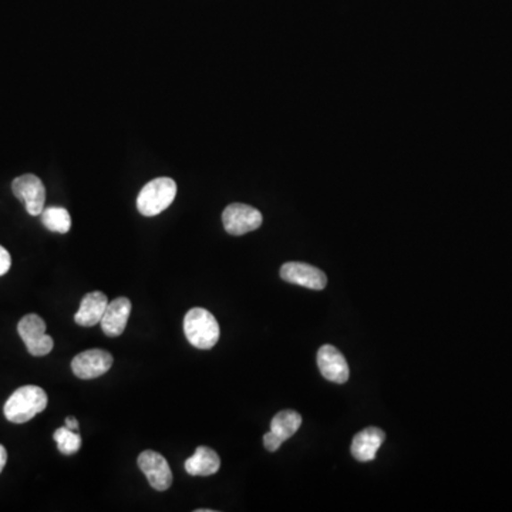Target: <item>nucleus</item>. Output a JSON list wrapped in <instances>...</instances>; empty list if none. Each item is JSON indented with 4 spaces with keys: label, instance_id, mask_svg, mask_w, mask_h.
<instances>
[{
    "label": "nucleus",
    "instance_id": "f03ea898",
    "mask_svg": "<svg viewBox=\"0 0 512 512\" xmlns=\"http://www.w3.org/2000/svg\"><path fill=\"white\" fill-rule=\"evenodd\" d=\"M184 334L194 348L210 351L219 341V325L207 309L194 308L184 318Z\"/></svg>",
    "mask_w": 512,
    "mask_h": 512
},
{
    "label": "nucleus",
    "instance_id": "f257e3e1",
    "mask_svg": "<svg viewBox=\"0 0 512 512\" xmlns=\"http://www.w3.org/2000/svg\"><path fill=\"white\" fill-rule=\"evenodd\" d=\"M47 408V394L39 386H23L16 390L4 404V417L14 425H23Z\"/></svg>",
    "mask_w": 512,
    "mask_h": 512
},
{
    "label": "nucleus",
    "instance_id": "f8f14e48",
    "mask_svg": "<svg viewBox=\"0 0 512 512\" xmlns=\"http://www.w3.org/2000/svg\"><path fill=\"white\" fill-rule=\"evenodd\" d=\"M131 302L128 298H117L109 302L102 318V329L107 336L119 337L124 334L130 318Z\"/></svg>",
    "mask_w": 512,
    "mask_h": 512
},
{
    "label": "nucleus",
    "instance_id": "a211bd4d",
    "mask_svg": "<svg viewBox=\"0 0 512 512\" xmlns=\"http://www.w3.org/2000/svg\"><path fill=\"white\" fill-rule=\"evenodd\" d=\"M282 444H284V442L277 439V437H275V435L270 432L263 435V446H265V449H267L268 451H270V453L277 451Z\"/></svg>",
    "mask_w": 512,
    "mask_h": 512
},
{
    "label": "nucleus",
    "instance_id": "6e6552de",
    "mask_svg": "<svg viewBox=\"0 0 512 512\" xmlns=\"http://www.w3.org/2000/svg\"><path fill=\"white\" fill-rule=\"evenodd\" d=\"M138 467L145 473L148 483L157 491H167L172 484V473L161 454L145 450L138 456Z\"/></svg>",
    "mask_w": 512,
    "mask_h": 512
},
{
    "label": "nucleus",
    "instance_id": "20e7f679",
    "mask_svg": "<svg viewBox=\"0 0 512 512\" xmlns=\"http://www.w3.org/2000/svg\"><path fill=\"white\" fill-rule=\"evenodd\" d=\"M18 332L21 341L25 342L29 353L35 358L49 355L53 351L54 342L49 334H46V322L39 315L30 313L21 318Z\"/></svg>",
    "mask_w": 512,
    "mask_h": 512
},
{
    "label": "nucleus",
    "instance_id": "7ed1b4c3",
    "mask_svg": "<svg viewBox=\"0 0 512 512\" xmlns=\"http://www.w3.org/2000/svg\"><path fill=\"white\" fill-rule=\"evenodd\" d=\"M177 195V184L174 179L161 177L143 186L138 194L137 208L145 217H155L161 214L174 202Z\"/></svg>",
    "mask_w": 512,
    "mask_h": 512
},
{
    "label": "nucleus",
    "instance_id": "39448f33",
    "mask_svg": "<svg viewBox=\"0 0 512 512\" xmlns=\"http://www.w3.org/2000/svg\"><path fill=\"white\" fill-rule=\"evenodd\" d=\"M263 218L260 211L246 204H231L222 214L225 231L231 235H245L262 225Z\"/></svg>",
    "mask_w": 512,
    "mask_h": 512
},
{
    "label": "nucleus",
    "instance_id": "aec40b11",
    "mask_svg": "<svg viewBox=\"0 0 512 512\" xmlns=\"http://www.w3.org/2000/svg\"><path fill=\"white\" fill-rule=\"evenodd\" d=\"M7 461V451L2 444H0V473L4 471V466H6Z\"/></svg>",
    "mask_w": 512,
    "mask_h": 512
},
{
    "label": "nucleus",
    "instance_id": "423d86ee",
    "mask_svg": "<svg viewBox=\"0 0 512 512\" xmlns=\"http://www.w3.org/2000/svg\"><path fill=\"white\" fill-rule=\"evenodd\" d=\"M12 191L14 197L25 202L29 214L33 217L42 214L46 202V188L39 177L33 174L18 177L12 184Z\"/></svg>",
    "mask_w": 512,
    "mask_h": 512
},
{
    "label": "nucleus",
    "instance_id": "2eb2a0df",
    "mask_svg": "<svg viewBox=\"0 0 512 512\" xmlns=\"http://www.w3.org/2000/svg\"><path fill=\"white\" fill-rule=\"evenodd\" d=\"M302 425V416L293 410H284L272 418L270 421V433L281 440L282 442L291 439L292 435L298 433L299 427Z\"/></svg>",
    "mask_w": 512,
    "mask_h": 512
},
{
    "label": "nucleus",
    "instance_id": "f3484780",
    "mask_svg": "<svg viewBox=\"0 0 512 512\" xmlns=\"http://www.w3.org/2000/svg\"><path fill=\"white\" fill-rule=\"evenodd\" d=\"M54 442H57L59 451L64 456L78 453L81 447V437L78 433L69 427H60L54 432Z\"/></svg>",
    "mask_w": 512,
    "mask_h": 512
},
{
    "label": "nucleus",
    "instance_id": "412c9836",
    "mask_svg": "<svg viewBox=\"0 0 512 512\" xmlns=\"http://www.w3.org/2000/svg\"><path fill=\"white\" fill-rule=\"evenodd\" d=\"M66 427H69L70 430H73V432H76V430L78 428V421L74 417H67Z\"/></svg>",
    "mask_w": 512,
    "mask_h": 512
},
{
    "label": "nucleus",
    "instance_id": "4be33fe9",
    "mask_svg": "<svg viewBox=\"0 0 512 512\" xmlns=\"http://www.w3.org/2000/svg\"><path fill=\"white\" fill-rule=\"evenodd\" d=\"M214 509H197V512H212Z\"/></svg>",
    "mask_w": 512,
    "mask_h": 512
},
{
    "label": "nucleus",
    "instance_id": "0eeeda50",
    "mask_svg": "<svg viewBox=\"0 0 512 512\" xmlns=\"http://www.w3.org/2000/svg\"><path fill=\"white\" fill-rule=\"evenodd\" d=\"M111 353L102 349H90L83 351L71 360V370L74 376L81 380L97 379L111 368Z\"/></svg>",
    "mask_w": 512,
    "mask_h": 512
},
{
    "label": "nucleus",
    "instance_id": "4468645a",
    "mask_svg": "<svg viewBox=\"0 0 512 512\" xmlns=\"http://www.w3.org/2000/svg\"><path fill=\"white\" fill-rule=\"evenodd\" d=\"M186 471L194 477H208L218 473L221 467V458L210 447L201 446L195 450L194 456L186 461Z\"/></svg>",
    "mask_w": 512,
    "mask_h": 512
},
{
    "label": "nucleus",
    "instance_id": "1a4fd4ad",
    "mask_svg": "<svg viewBox=\"0 0 512 512\" xmlns=\"http://www.w3.org/2000/svg\"><path fill=\"white\" fill-rule=\"evenodd\" d=\"M281 277L285 282L313 291H322L327 285L326 275L323 274L319 268L302 262L285 263L281 268Z\"/></svg>",
    "mask_w": 512,
    "mask_h": 512
},
{
    "label": "nucleus",
    "instance_id": "dca6fc26",
    "mask_svg": "<svg viewBox=\"0 0 512 512\" xmlns=\"http://www.w3.org/2000/svg\"><path fill=\"white\" fill-rule=\"evenodd\" d=\"M42 222L49 231L57 234H67L71 228V217L69 211L62 207L45 208L42 214Z\"/></svg>",
    "mask_w": 512,
    "mask_h": 512
},
{
    "label": "nucleus",
    "instance_id": "ddd939ff",
    "mask_svg": "<svg viewBox=\"0 0 512 512\" xmlns=\"http://www.w3.org/2000/svg\"><path fill=\"white\" fill-rule=\"evenodd\" d=\"M107 306H109V299L103 292H90L81 301L80 308L74 315V322L78 323V326H95L102 322Z\"/></svg>",
    "mask_w": 512,
    "mask_h": 512
},
{
    "label": "nucleus",
    "instance_id": "9b49d317",
    "mask_svg": "<svg viewBox=\"0 0 512 512\" xmlns=\"http://www.w3.org/2000/svg\"><path fill=\"white\" fill-rule=\"evenodd\" d=\"M384 440H386V434L380 428H365L353 437L351 447V456L361 463L373 461Z\"/></svg>",
    "mask_w": 512,
    "mask_h": 512
},
{
    "label": "nucleus",
    "instance_id": "9d476101",
    "mask_svg": "<svg viewBox=\"0 0 512 512\" xmlns=\"http://www.w3.org/2000/svg\"><path fill=\"white\" fill-rule=\"evenodd\" d=\"M318 366H319L323 377L329 382L343 384L349 380L351 370H349L348 361L341 351H337L332 344H325L319 349Z\"/></svg>",
    "mask_w": 512,
    "mask_h": 512
},
{
    "label": "nucleus",
    "instance_id": "6ab92c4d",
    "mask_svg": "<svg viewBox=\"0 0 512 512\" xmlns=\"http://www.w3.org/2000/svg\"><path fill=\"white\" fill-rule=\"evenodd\" d=\"M12 265L11 253L4 250V246L0 245V277H4L9 272Z\"/></svg>",
    "mask_w": 512,
    "mask_h": 512
}]
</instances>
